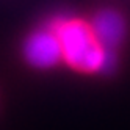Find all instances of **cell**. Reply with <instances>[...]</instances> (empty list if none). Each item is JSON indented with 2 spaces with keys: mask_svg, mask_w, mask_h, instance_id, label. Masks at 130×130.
Listing matches in <instances>:
<instances>
[{
  "mask_svg": "<svg viewBox=\"0 0 130 130\" xmlns=\"http://www.w3.org/2000/svg\"><path fill=\"white\" fill-rule=\"evenodd\" d=\"M63 58L80 72L107 71L115 64L111 50L104 49L96 39L91 27L82 21H64L55 27Z\"/></svg>",
  "mask_w": 130,
  "mask_h": 130,
  "instance_id": "cell-1",
  "label": "cell"
},
{
  "mask_svg": "<svg viewBox=\"0 0 130 130\" xmlns=\"http://www.w3.org/2000/svg\"><path fill=\"white\" fill-rule=\"evenodd\" d=\"M24 57L27 63L38 69L55 66L63 58L61 44L55 30H39L31 33L24 44Z\"/></svg>",
  "mask_w": 130,
  "mask_h": 130,
  "instance_id": "cell-2",
  "label": "cell"
},
{
  "mask_svg": "<svg viewBox=\"0 0 130 130\" xmlns=\"http://www.w3.org/2000/svg\"><path fill=\"white\" fill-rule=\"evenodd\" d=\"M89 27L99 44L107 50L118 47L125 35V22L122 16L113 10H104L97 13Z\"/></svg>",
  "mask_w": 130,
  "mask_h": 130,
  "instance_id": "cell-3",
  "label": "cell"
}]
</instances>
